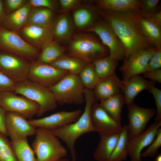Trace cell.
<instances>
[{"label": "cell", "instance_id": "cell-1", "mask_svg": "<svg viewBox=\"0 0 161 161\" xmlns=\"http://www.w3.org/2000/svg\"><path fill=\"white\" fill-rule=\"evenodd\" d=\"M97 12L110 24L123 44L126 52L125 59L139 50L154 47L142 33L140 24L141 16L137 12L117 13L97 9Z\"/></svg>", "mask_w": 161, "mask_h": 161}, {"label": "cell", "instance_id": "cell-2", "mask_svg": "<svg viewBox=\"0 0 161 161\" xmlns=\"http://www.w3.org/2000/svg\"><path fill=\"white\" fill-rule=\"evenodd\" d=\"M85 105L84 111L75 122L62 127L51 130L58 138L64 141L69 149L72 161H76L75 145L77 139L86 133L95 131L92 122V107L97 102L92 90L84 88Z\"/></svg>", "mask_w": 161, "mask_h": 161}, {"label": "cell", "instance_id": "cell-3", "mask_svg": "<svg viewBox=\"0 0 161 161\" xmlns=\"http://www.w3.org/2000/svg\"><path fill=\"white\" fill-rule=\"evenodd\" d=\"M35 135L32 147L37 161H58L66 155V149L51 130L37 128Z\"/></svg>", "mask_w": 161, "mask_h": 161}, {"label": "cell", "instance_id": "cell-4", "mask_svg": "<svg viewBox=\"0 0 161 161\" xmlns=\"http://www.w3.org/2000/svg\"><path fill=\"white\" fill-rule=\"evenodd\" d=\"M68 55L82 60L87 63L108 55V48L95 38L86 34L73 35L69 41Z\"/></svg>", "mask_w": 161, "mask_h": 161}, {"label": "cell", "instance_id": "cell-5", "mask_svg": "<svg viewBox=\"0 0 161 161\" xmlns=\"http://www.w3.org/2000/svg\"><path fill=\"white\" fill-rule=\"evenodd\" d=\"M49 88L60 105H81L85 102V88L78 75L69 73Z\"/></svg>", "mask_w": 161, "mask_h": 161}, {"label": "cell", "instance_id": "cell-6", "mask_svg": "<svg viewBox=\"0 0 161 161\" xmlns=\"http://www.w3.org/2000/svg\"><path fill=\"white\" fill-rule=\"evenodd\" d=\"M14 92L37 103L39 107L37 114L38 117L57 107L58 104L49 88L28 79L17 83Z\"/></svg>", "mask_w": 161, "mask_h": 161}, {"label": "cell", "instance_id": "cell-7", "mask_svg": "<svg viewBox=\"0 0 161 161\" xmlns=\"http://www.w3.org/2000/svg\"><path fill=\"white\" fill-rule=\"evenodd\" d=\"M0 51L10 53L31 62L40 53L38 49L26 42L17 32L2 27L0 30Z\"/></svg>", "mask_w": 161, "mask_h": 161}, {"label": "cell", "instance_id": "cell-8", "mask_svg": "<svg viewBox=\"0 0 161 161\" xmlns=\"http://www.w3.org/2000/svg\"><path fill=\"white\" fill-rule=\"evenodd\" d=\"M86 31L94 32L98 36L102 44L108 48L110 57L118 61L124 59L126 55L125 47L106 21H97Z\"/></svg>", "mask_w": 161, "mask_h": 161}, {"label": "cell", "instance_id": "cell-9", "mask_svg": "<svg viewBox=\"0 0 161 161\" xmlns=\"http://www.w3.org/2000/svg\"><path fill=\"white\" fill-rule=\"evenodd\" d=\"M0 106L7 112L19 114L27 119L37 115L39 109L36 102L14 92H0Z\"/></svg>", "mask_w": 161, "mask_h": 161}, {"label": "cell", "instance_id": "cell-10", "mask_svg": "<svg viewBox=\"0 0 161 161\" xmlns=\"http://www.w3.org/2000/svg\"><path fill=\"white\" fill-rule=\"evenodd\" d=\"M31 63L15 55L0 51V70L16 83L27 79Z\"/></svg>", "mask_w": 161, "mask_h": 161}, {"label": "cell", "instance_id": "cell-11", "mask_svg": "<svg viewBox=\"0 0 161 161\" xmlns=\"http://www.w3.org/2000/svg\"><path fill=\"white\" fill-rule=\"evenodd\" d=\"M156 48L149 47L136 51L124 60L119 69L122 73L123 81L145 72L148 62Z\"/></svg>", "mask_w": 161, "mask_h": 161}, {"label": "cell", "instance_id": "cell-12", "mask_svg": "<svg viewBox=\"0 0 161 161\" xmlns=\"http://www.w3.org/2000/svg\"><path fill=\"white\" fill-rule=\"evenodd\" d=\"M69 73L49 64L31 62L27 79L32 82L49 88L57 83Z\"/></svg>", "mask_w": 161, "mask_h": 161}, {"label": "cell", "instance_id": "cell-13", "mask_svg": "<svg viewBox=\"0 0 161 161\" xmlns=\"http://www.w3.org/2000/svg\"><path fill=\"white\" fill-rule=\"evenodd\" d=\"M128 139L143 132L147 123L156 114L152 108H144L134 102L127 105Z\"/></svg>", "mask_w": 161, "mask_h": 161}, {"label": "cell", "instance_id": "cell-14", "mask_svg": "<svg viewBox=\"0 0 161 161\" xmlns=\"http://www.w3.org/2000/svg\"><path fill=\"white\" fill-rule=\"evenodd\" d=\"M161 126V121L154 120L144 131L128 139V154L131 161H142V151L152 143Z\"/></svg>", "mask_w": 161, "mask_h": 161}, {"label": "cell", "instance_id": "cell-15", "mask_svg": "<svg viewBox=\"0 0 161 161\" xmlns=\"http://www.w3.org/2000/svg\"><path fill=\"white\" fill-rule=\"evenodd\" d=\"M82 112L80 109L71 112L61 111L46 117L39 119H30L28 121L36 128L52 130L75 122L80 117Z\"/></svg>", "mask_w": 161, "mask_h": 161}, {"label": "cell", "instance_id": "cell-16", "mask_svg": "<svg viewBox=\"0 0 161 161\" xmlns=\"http://www.w3.org/2000/svg\"><path fill=\"white\" fill-rule=\"evenodd\" d=\"M6 128L12 142L35 135L36 129L23 116L12 112H7Z\"/></svg>", "mask_w": 161, "mask_h": 161}, {"label": "cell", "instance_id": "cell-17", "mask_svg": "<svg viewBox=\"0 0 161 161\" xmlns=\"http://www.w3.org/2000/svg\"><path fill=\"white\" fill-rule=\"evenodd\" d=\"M91 117L95 131L100 136L120 133L122 130V125L114 120L97 102L92 107Z\"/></svg>", "mask_w": 161, "mask_h": 161}, {"label": "cell", "instance_id": "cell-18", "mask_svg": "<svg viewBox=\"0 0 161 161\" xmlns=\"http://www.w3.org/2000/svg\"><path fill=\"white\" fill-rule=\"evenodd\" d=\"M19 32L26 42L38 49L42 48L54 39L51 28L26 25Z\"/></svg>", "mask_w": 161, "mask_h": 161}, {"label": "cell", "instance_id": "cell-19", "mask_svg": "<svg viewBox=\"0 0 161 161\" xmlns=\"http://www.w3.org/2000/svg\"><path fill=\"white\" fill-rule=\"evenodd\" d=\"M123 83L115 73L100 78L93 91L97 100L100 102L112 96L123 93Z\"/></svg>", "mask_w": 161, "mask_h": 161}, {"label": "cell", "instance_id": "cell-20", "mask_svg": "<svg viewBox=\"0 0 161 161\" xmlns=\"http://www.w3.org/2000/svg\"><path fill=\"white\" fill-rule=\"evenodd\" d=\"M32 7L28 1L22 7L6 15L1 22L2 27L17 32L26 25Z\"/></svg>", "mask_w": 161, "mask_h": 161}, {"label": "cell", "instance_id": "cell-21", "mask_svg": "<svg viewBox=\"0 0 161 161\" xmlns=\"http://www.w3.org/2000/svg\"><path fill=\"white\" fill-rule=\"evenodd\" d=\"M55 40L58 42L69 41L73 35L74 24L67 13L61 14L55 21L51 28Z\"/></svg>", "mask_w": 161, "mask_h": 161}, {"label": "cell", "instance_id": "cell-22", "mask_svg": "<svg viewBox=\"0 0 161 161\" xmlns=\"http://www.w3.org/2000/svg\"><path fill=\"white\" fill-rule=\"evenodd\" d=\"M123 81V94L125 97V104L127 105L134 102V98L140 92L145 90L149 91L151 86L154 85L152 82L148 80L140 75Z\"/></svg>", "mask_w": 161, "mask_h": 161}, {"label": "cell", "instance_id": "cell-23", "mask_svg": "<svg viewBox=\"0 0 161 161\" xmlns=\"http://www.w3.org/2000/svg\"><path fill=\"white\" fill-rule=\"evenodd\" d=\"M120 133L100 136L99 142L93 154L95 160L97 161H110Z\"/></svg>", "mask_w": 161, "mask_h": 161}, {"label": "cell", "instance_id": "cell-24", "mask_svg": "<svg viewBox=\"0 0 161 161\" xmlns=\"http://www.w3.org/2000/svg\"><path fill=\"white\" fill-rule=\"evenodd\" d=\"M98 9L117 13H138L139 0H98L95 1Z\"/></svg>", "mask_w": 161, "mask_h": 161}, {"label": "cell", "instance_id": "cell-25", "mask_svg": "<svg viewBox=\"0 0 161 161\" xmlns=\"http://www.w3.org/2000/svg\"><path fill=\"white\" fill-rule=\"evenodd\" d=\"M52 10L41 7H32L26 25L51 28L55 20Z\"/></svg>", "mask_w": 161, "mask_h": 161}, {"label": "cell", "instance_id": "cell-26", "mask_svg": "<svg viewBox=\"0 0 161 161\" xmlns=\"http://www.w3.org/2000/svg\"><path fill=\"white\" fill-rule=\"evenodd\" d=\"M140 24L146 39L155 47L161 48V25L153 20L142 17Z\"/></svg>", "mask_w": 161, "mask_h": 161}, {"label": "cell", "instance_id": "cell-27", "mask_svg": "<svg viewBox=\"0 0 161 161\" xmlns=\"http://www.w3.org/2000/svg\"><path fill=\"white\" fill-rule=\"evenodd\" d=\"M88 63L79 58L64 54L49 64L70 73L78 75Z\"/></svg>", "mask_w": 161, "mask_h": 161}, {"label": "cell", "instance_id": "cell-28", "mask_svg": "<svg viewBox=\"0 0 161 161\" xmlns=\"http://www.w3.org/2000/svg\"><path fill=\"white\" fill-rule=\"evenodd\" d=\"M101 107L116 121L122 125L121 112L123 105L126 104L123 93L112 96L100 102Z\"/></svg>", "mask_w": 161, "mask_h": 161}, {"label": "cell", "instance_id": "cell-29", "mask_svg": "<svg viewBox=\"0 0 161 161\" xmlns=\"http://www.w3.org/2000/svg\"><path fill=\"white\" fill-rule=\"evenodd\" d=\"M97 10L86 7L76 9L72 14L73 22L78 28L81 29L89 27L96 21Z\"/></svg>", "mask_w": 161, "mask_h": 161}, {"label": "cell", "instance_id": "cell-30", "mask_svg": "<svg viewBox=\"0 0 161 161\" xmlns=\"http://www.w3.org/2000/svg\"><path fill=\"white\" fill-rule=\"evenodd\" d=\"M42 51L36 61L49 64L64 54L65 49L55 40L50 42L42 48Z\"/></svg>", "mask_w": 161, "mask_h": 161}, {"label": "cell", "instance_id": "cell-31", "mask_svg": "<svg viewBox=\"0 0 161 161\" xmlns=\"http://www.w3.org/2000/svg\"><path fill=\"white\" fill-rule=\"evenodd\" d=\"M11 142L17 161H37L34 152L27 138Z\"/></svg>", "mask_w": 161, "mask_h": 161}, {"label": "cell", "instance_id": "cell-32", "mask_svg": "<svg viewBox=\"0 0 161 161\" xmlns=\"http://www.w3.org/2000/svg\"><path fill=\"white\" fill-rule=\"evenodd\" d=\"M118 61L109 55L93 62L97 74L101 78L110 76L115 73Z\"/></svg>", "mask_w": 161, "mask_h": 161}, {"label": "cell", "instance_id": "cell-33", "mask_svg": "<svg viewBox=\"0 0 161 161\" xmlns=\"http://www.w3.org/2000/svg\"><path fill=\"white\" fill-rule=\"evenodd\" d=\"M128 141V126L127 125H125L123 126L119 140L111 156L110 161H123L127 159Z\"/></svg>", "mask_w": 161, "mask_h": 161}, {"label": "cell", "instance_id": "cell-34", "mask_svg": "<svg viewBox=\"0 0 161 161\" xmlns=\"http://www.w3.org/2000/svg\"><path fill=\"white\" fill-rule=\"evenodd\" d=\"M78 76L84 88L92 90L100 79L93 62L88 63Z\"/></svg>", "mask_w": 161, "mask_h": 161}, {"label": "cell", "instance_id": "cell-35", "mask_svg": "<svg viewBox=\"0 0 161 161\" xmlns=\"http://www.w3.org/2000/svg\"><path fill=\"white\" fill-rule=\"evenodd\" d=\"M0 132V161H17L11 142Z\"/></svg>", "mask_w": 161, "mask_h": 161}, {"label": "cell", "instance_id": "cell-36", "mask_svg": "<svg viewBox=\"0 0 161 161\" xmlns=\"http://www.w3.org/2000/svg\"><path fill=\"white\" fill-rule=\"evenodd\" d=\"M160 0H139L138 13L143 18H147L157 9Z\"/></svg>", "mask_w": 161, "mask_h": 161}, {"label": "cell", "instance_id": "cell-37", "mask_svg": "<svg viewBox=\"0 0 161 161\" xmlns=\"http://www.w3.org/2000/svg\"><path fill=\"white\" fill-rule=\"evenodd\" d=\"M161 146V129H159L156 136L148 148L144 152H141V157H154L158 149Z\"/></svg>", "mask_w": 161, "mask_h": 161}, {"label": "cell", "instance_id": "cell-38", "mask_svg": "<svg viewBox=\"0 0 161 161\" xmlns=\"http://www.w3.org/2000/svg\"><path fill=\"white\" fill-rule=\"evenodd\" d=\"M161 68V48H157L148 62L145 72L157 70Z\"/></svg>", "mask_w": 161, "mask_h": 161}, {"label": "cell", "instance_id": "cell-39", "mask_svg": "<svg viewBox=\"0 0 161 161\" xmlns=\"http://www.w3.org/2000/svg\"><path fill=\"white\" fill-rule=\"evenodd\" d=\"M16 84L0 70V92H14Z\"/></svg>", "mask_w": 161, "mask_h": 161}, {"label": "cell", "instance_id": "cell-40", "mask_svg": "<svg viewBox=\"0 0 161 161\" xmlns=\"http://www.w3.org/2000/svg\"><path fill=\"white\" fill-rule=\"evenodd\" d=\"M6 15L11 13L21 8L27 2L26 0H3Z\"/></svg>", "mask_w": 161, "mask_h": 161}, {"label": "cell", "instance_id": "cell-41", "mask_svg": "<svg viewBox=\"0 0 161 161\" xmlns=\"http://www.w3.org/2000/svg\"><path fill=\"white\" fill-rule=\"evenodd\" d=\"M149 91L153 96L156 106L157 114L154 120L161 121V90L153 85L151 86Z\"/></svg>", "mask_w": 161, "mask_h": 161}, {"label": "cell", "instance_id": "cell-42", "mask_svg": "<svg viewBox=\"0 0 161 161\" xmlns=\"http://www.w3.org/2000/svg\"><path fill=\"white\" fill-rule=\"evenodd\" d=\"M32 7H41L50 9L53 11L57 9L58 1L54 0H29Z\"/></svg>", "mask_w": 161, "mask_h": 161}, {"label": "cell", "instance_id": "cell-43", "mask_svg": "<svg viewBox=\"0 0 161 161\" xmlns=\"http://www.w3.org/2000/svg\"><path fill=\"white\" fill-rule=\"evenodd\" d=\"M81 1L79 0H60L59 2L61 10L63 13L75 8L80 4Z\"/></svg>", "mask_w": 161, "mask_h": 161}, {"label": "cell", "instance_id": "cell-44", "mask_svg": "<svg viewBox=\"0 0 161 161\" xmlns=\"http://www.w3.org/2000/svg\"><path fill=\"white\" fill-rule=\"evenodd\" d=\"M144 77L159 83H161V69L143 73Z\"/></svg>", "mask_w": 161, "mask_h": 161}, {"label": "cell", "instance_id": "cell-45", "mask_svg": "<svg viewBox=\"0 0 161 161\" xmlns=\"http://www.w3.org/2000/svg\"><path fill=\"white\" fill-rule=\"evenodd\" d=\"M7 112L0 106V132L7 136L6 128Z\"/></svg>", "mask_w": 161, "mask_h": 161}, {"label": "cell", "instance_id": "cell-46", "mask_svg": "<svg viewBox=\"0 0 161 161\" xmlns=\"http://www.w3.org/2000/svg\"><path fill=\"white\" fill-rule=\"evenodd\" d=\"M155 21L161 25V10L160 7L158 6L157 10L148 18Z\"/></svg>", "mask_w": 161, "mask_h": 161}, {"label": "cell", "instance_id": "cell-47", "mask_svg": "<svg viewBox=\"0 0 161 161\" xmlns=\"http://www.w3.org/2000/svg\"><path fill=\"white\" fill-rule=\"evenodd\" d=\"M6 15L3 0H0V22L1 23Z\"/></svg>", "mask_w": 161, "mask_h": 161}, {"label": "cell", "instance_id": "cell-48", "mask_svg": "<svg viewBox=\"0 0 161 161\" xmlns=\"http://www.w3.org/2000/svg\"><path fill=\"white\" fill-rule=\"evenodd\" d=\"M155 161H161V155H158L156 158Z\"/></svg>", "mask_w": 161, "mask_h": 161}, {"label": "cell", "instance_id": "cell-49", "mask_svg": "<svg viewBox=\"0 0 161 161\" xmlns=\"http://www.w3.org/2000/svg\"><path fill=\"white\" fill-rule=\"evenodd\" d=\"M58 161H72L70 160L67 159L63 158L59 160H58Z\"/></svg>", "mask_w": 161, "mask_h": 161}, {"label": "cell", "instance_id": "cell-50", "mask_svg": "<svg viewBox=\"0 0 161 161\" xmlns=\"http://www.w3.org/2000/svg\"><path fill=\"white\" fill-rule=\"evenodd\" d=\"M1 28V23L0 22V30Z\"/></svg>", "mask_w": 161, "mask_h": 161}]
</instances>
